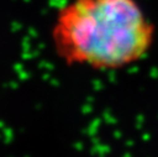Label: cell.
Segmentation results:
<instances>
[{
  "mask_svg": "<svg viewBox=\"0 0 158 157\" xmlns=\"http://www.w3.org/2000/svg\"><path fill=\"white\" fill-rule=\"evenodd\" d=\"M49 38L65 66L116 72L148 57L157 25L139 0H65L53 16Z\"/></svg>",
  "mask_w": 158,
  "mask_h": 157,
  "instance_id": "obj_1",
  "label": "cell"
}]
</instances>
